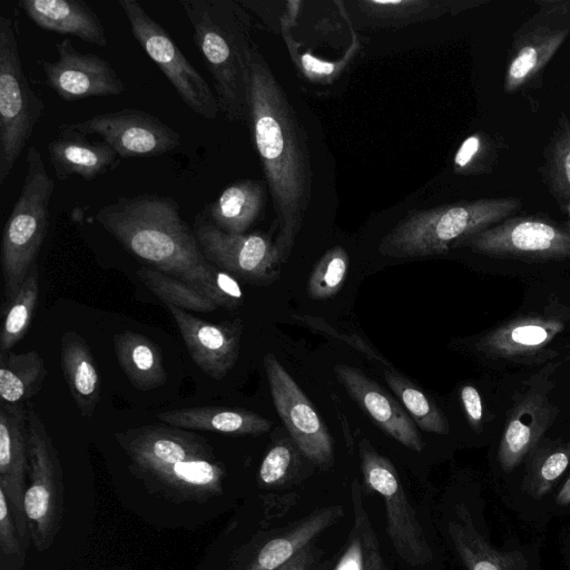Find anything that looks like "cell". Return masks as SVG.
I'll return each instance as SVG.
<instances>
[{
    "mask_svg": "<svg viewBox=\"0 0 570 570\" xmlns=\"http://www.w3.org/2000/svg\"><path fill=\"white\" fill-rule=\"evenodd\" d=\"M567 213H568V217H569V227L568 228L570 229V198L567 203Z\"/></svg>",
    "mask_w": 570,
    "mask_h": 570,
    "instance_id": "c3c4849f",
    "label": "cell"
},
{
    "mask_svg": "<svg viewBox=\"0 0 570 570\" xmlns=\"http://www.w3.org/2000/svg\"><path fill=\"white\" fill-rule=\"evenodd\" d=\"M569 33V29H539L527 36L507 69L504 89L518 90L552 58Z\"/></svg>",
    "mask_w": 570,
    "mask_h": 570,
    "instance_id": "f546056e",
    "label": "cell"
},
{
    "mask_svg": "<svg viewBox=\"0 0 570 570\" xmlns=\"http://www.w3.org/2000/svg\"><path fill=\"white\" fill-rule=\"evenodd\" d=\"M365 570H390L383 558L380 540L373 524L370 525L367 531Z\"/></svg>",
    "mask_w": 570,
    "mask_h": 570,
    "instance_id": "bcb514c9",
    "label": "cell"
},
{
    "mask_svg": "<svg viewBox=\"0 0 570 570\" xmlns=\"http://www.w3.org/2000/svg\"><path fill=\"white\" fill-rule=\"evenodd\" d=\"M570 464V442L541 450L532 458L523 491L532 498L546 495Z\"/></svg>",
    "mask_w": 570,
    "mask_h": 570,
    "instance_id": "e575fe53",
    "label": "cell"
},
{
    "mask_svg": "<svg viewBox=\"0 0 570 570\" xmlns=\"http://www.w3.org/2000/svg\"><path fill=\"white\" fill-rule=\"evenodd\" d=\"M156 416L169 426L228 435H261L273 426L269 420L258 413L225 406L177 409L160 412Z\"/></svg>",
    "mask_w": 570,
    "mask_h": 570,
    "instance_id": "cb8c5ba5",
    "label": "cell"
},
{
    "mask_svg": "<svg viewBox=\"0 0 570 570\" xmlns=\"http://www.w3.org/2000/svg\"><path fill=\"white\" fill-rule=\"evenodd\" d=\"M275 410L291 439L312 464L327 469L334 449L330 431L307 395L273 353L263 358Z\"/></svg>",
    "mask_w": 570,
    "mask_h": 570,
    "instance_id": "8fae6325",
    "label": "cell"
},
{
    "mask_svg": "<svg viewBox=\"0 0 570 570\" xmlns=\"http://www.w3.org/2000/svg\"><path fill=\"white\" fill-rule=\"evenodd\" d=\"M69 126L86 136H100L120 158L160 156L180 145L176 130L140 109L99 114Z\"/></svg>",
    "mask_w": 570,
    "mask_h": 570,
    "instance_id": "4fadbf2b",
    "label": "cell"
},
{
    "mask_svg": "<svg viewBox=\"0 0 570 570\" xmlns=\"http://www.w3.org/2000/svg\"><path fill=\"white\" fill-rule=\"evenodd\" d=\"M0 550L2 570H21L26 551L20 542L4 491L0 488Z\"/></svg>",
    "mask_w": 570,
    "mask_h": 570,
    "instance_id": "ab89813d",
    "label": "cell"
},
{
    "mask_svg": "<svg viewBox=\"0 0 570 570\" xmlns=\"http://www.w3.org/2000/svg\"><path fill=\"white\" fill-rule=\"evenodd\" d=\"M552 405L540 394H529L510 412L498 451V462L511 472L534 450L552 422Z\"/></svg>",
    "mask_w": 570,
    "mask_h": 570,
    "instance_id": "44dd1931",
    "label": "cell"
},
{
    "mask_svg": "<svg viewBox=\"0 0 570 570\" xmlns=\"http://www.w3.org/2000/svg\"><path fill=\"white\" fill-rule=\"evenodd\" d=\"M293 317L299 320L304 324H307L312 328H315L318 331H324L326 333H333L331 335L336 336L337 338L343 340L347 344L354 346L356 350L364 353L367 357H370L374 361L381 362L385 365H389V362L377 351H375L367 342L363 341L361 337L346 336L345 334L340 335V333H337L333 327L330 326V324L325 323L320 317H313V316H299V317L293 316Z\"/></svg>",
    "mask_w": 570,
    "mask_h": 570,
    "instance_id": "60d3db41",
    "label": "cell"
},
{
    "mask_svg": "<svg viewBox=\"0 0 570 570\" xmlns=\"http://www.w3.org/2000/svg\"><path fill=\"white\" fill-rule=\"evenodd\" d=\"M454 513L455 518L448 523V533L466 570H529L522 552L497 550L484 539L464 504H458Z\"/></svg>",
    "mask_w": 570,
    "mask_h": 570,
    "instance_id": "603a6c76",
    "label": "cell"
},
{
    "mask_svg": "<svg viewBox=\"0 0 570 570\" xmlns=\"http://www.w3.org/2000/svg\"><path fill=\"white\" fill-rule=\"evenodd\" d=\"M556 502L560 507L570 504V478L564 482L561 490L556 495Z\"/></svg>",
    "mask_w": 570,
    "mask_h": 570,
    "instance_id": "7dc6e473",
    "label": "cell"
},
{
    "mask_svg": "<svg viewBox=\"0 0 570 570\" xmlns=\"http://www.w3.org/2000/svg\"><path fill=\"white\" fill-rule=\"evenodd\" d=\"M29 442L27 411L21 404L0 407V488L4 491L17 527L20 542L27 552L32 540L24 510L29 474Z\"/></svg>",
    "mask_w": 570,
    "mask_h": 570,
    "instance_id": "9a60e30c",
    "label": "cell"
},
{
    "mask_svg": "<svg viewBox=\"0 0 570 570\" xmlns=\"http://www.w3.org/2000/svg\"><path fill=\"white\" fill-rule=\"evenodd\" d=\"M213 79L219 111L228 121H247L249 22L232 0L179 1Z\"/></svg>",
    "mask_w": 570,
    "mask_h": 570,
    "instance_id": "3957f363",
    "label": "cell"
},
{
    "mask_svg": "<svg viewBox=\"0 0 570 570\" xmlns=\"http://www.w3.org/2000/svg\"><path fill=\"white\" fill-rule=\"evenodd\" d=\"M384 379L415 425L429 433H449L444 413L422 391L393 368L384 371Z\"/></svg>",
    "mask_w": 570,
    "mask_h": 570,
    "instance_id": "d6a6232c",
    "label": "cell"
},
{
    "mask_svg": "<svg viewBox=\"0 0 570 570\" xmlns=\"http://www.w3.org/2000/svg\"><path fill=\"white\" fill-rule=\"evenodd\" d=\"M137 275L165 305L170 304L187 312L199 313L213 312L219 307L214 297L205 291L154 267L141 266Z\"/></svg>",
    "mask_w": 570,
    "mask_h": 570,
    "instance_id": "4dcf8cb0",
    "label": "cell"
},
{
    "mask_svg": "<svg viewBox=\"0 0 570 570\" xmlns=\"http://www.w3.org/2000/svg\"><path fill=\"white\" fill-rule=\"evenodd\" d=\"M45 110L24 75L14 22L0 17V186L9 177Z\"/></svg>",
    "mask_w": 570,
    "mask_h": 570,
    "instance_id": "8992f818",
    "label": "cell"
},
{
    "mask_svg": "<svg viewBox=\"0 0 570 570\" xmlns=\"http://www.w3.org/2000/svg\"><path fill=\"white\" fill-rule=\"evenodd\" d=\"M247 107V122L276 212L275 245L284 263L309 206L313 173L303 125L255 43L249 51Z\"/></svg>",
    "mask_w": 570,
    "mask_h": 570,
    "instance_id": "6da1fadb",
    "label": "cell"
},
{
    "mask_svg": "<svg viewBox=\"0 0 570 570\" xmlns=\"http://www.w3.org/2000/svg\"><path fill=\"white\" fill-rule=\"evenodd\" d=\"M358 456L364 485L383 501L385 529L394 551L411 567L430 563L432 549L395 466L365 439L360 442Z\"/></svg>",
    "mask_w": 570,
    "mask_h": 570,
    "instance_id": "52a82bcc",
    "label": "cell"
},
{
    "mask_svg": "<svg viewBox=\"0 0 570 570\" xmlns=\"http://www.w3.org/2000/svg\"><path fill=\"white\" fill-rule=\"evenodd\" d=\"M563 324L543 317H521L508 322L485 335L480 348L492 356L518 357L534 354L562 331Z\"/></svg>",
    "mask_w": 570,
    "mask_h": 570,
    "instance_id": "484cf974",
    "label": "cell"
},
{
    "mask_svg": "<svg viewBox=\"0 0 570 570\" xmlns=\"http://www.w3.org/2000/svg\"><path fill=\"white\" fill-rule=\"evenodd\" d=\"M299 67L308 79L326 80L327 78L332 79L335 76V72L341 70L343 63L323 61L305 53L299 57Z\"/></svg>",
    "mask_w": 570,
    "mask_h": 570,
    "instance_id": "7bdbcfd3",
    "label": "cell"
},
{
    "mask_svg": "<svg viewBox=\"0 0 570 570\" xmlns=\"http://www.w3.org/2000/svg\"><path fill=\"white\" fill-rule=\"evenodd\" d=\"M334 372L348 395L386 434L415 452L424 449L414 421L381 385L347 364H337Z\"/></svg>",
    "mask_w": 570,
    "mask_h": 570,
    "instance_id": "ac0fdd59",
    "label": "cell"
},
{
    "mask_svg": "<svg viewBox=\"0 0 570 570\" xmlns=\"http://www.w3.org/2000/svg\"><path fill=\"white\" fill-rule=\"evenodd\" d=\"M132 36L173 85L178 96L198 116L214 120L219 107L207 81L191 66L165 28L136 0H119Z\"/></svg>",
    "mask_w": 570,
    "mask_h": 570,
    "instance_id": "9c48e42d",
    "label": "cell"
},
{
    "mask_svg": "<svg viewBox=\"0 0 570 570\" xmlns=\"http://www.w3.org/2000/svg\"><path fill=\"white\" fill-rule=\"evenodd\" d=\"M520 207L518 198L500 197L412 210L382 238L379 252L395 258L442 255L456 240L509 218Z\"/></svg>",
    "mask_w": 570,
    "mask_h": 570,
    "instance_id": "277c9868",
    "label": "cell"
},
{
    "mask_svg": "<svg viewBox=\"0 0 570 570\" xmlns=\"http://www.w3.org/2000/svg\"><path fill=\"white\" fill-rule=\"evenodd\" d=\"M18 6L40 29L100 47L108 43L100 18L82 0H20Z\"/></svg>",
    "mask_w": 570,
    "mask_h": 570,
    "instance_id": "7402d4cb",
    "label": "cell"
},
{
    "mask_svg": "<svg viewBox=\"0 0 570 570\" xmlns=\"http://www.w3.org/2000/svg\"><path fill=\"white\" fill-rule=\"evenodd\" d=\"M46 377V363L38 352H0L2 404H21L31 399L39 392Z\"/></svg>",
    "mask_w": 570,
    "mask_h": 570,
    "instance_id": "f1b7e54d",
    "label": "cell"
},
{
    "mask_svg": "<svg viewBox=\"0 0 570 570\" xmlns=\"http://www.w3.org/2000/svg\"><path fill=\"white\" fill-rule=\"evenodd\" d=\"M39 299V272L35 265L18 292L3 303L0 352H9L28 332Z\"/></svg>",
    "mask_w": 570,
    "mask_h": 570,
    "instance_id": "1f68e13d",
    "label": "cell"
},
{
    "mask_svg": "<svg viewBox=\"0 0 570 570\" xmlns=\"http://www.w3.org/2000/svg\"><path fill=\"white\" fill-rule=\"evenodd\" d=\"M115 436L134 469L146 478L191 458L215 456L202 435L174 426L144 425Z\"/></svg>",
    "mask_w": 570,
    "mask_h": 570,
    "instance_id": "2e32d148",
    "label": "cell"
},
{
    "mask_svg": "<svg viewBox=\"0 0 570 570\" xmlns=\"http://www.w3.org/2000/svg\"><path fill=\"white\" fill-rule=\"evenodd\" d=\"M60 365L80 415L91 416L100 401V376L87 342L77 332L60 338Z\"/></svg>",
    "mask_w": 570,
    "mask_h": 570,
    "instance_id": "d4e9b609",
    "label": "cell"
},
{
    "mask_svg": "<svg viewBox=\"0 0 570 570\" xmlns=\"http://www.w3.org/2000/svg\"><path fill=\"white\" fill-rule=\"evenodd\" d=\"M266 187L261 180L242 179L226 187L208 206L210 222L229 234H245L261 216Z\"/></svg>",
    "mask_w": 570,
    "mask_h": 570,
    "instance_id": "4316f807",
    "label": "cell"
},
{
    "mask_svg": "<svg viewBox=\"0 0 570 570\" xmlns=\"http://www.w3.org/2000/svg\"><path fill=\"white\" fill-rule=\"evenodd\" d=\"M114 346L124 373L136 389L149 391L165 384L164 358L155 342L140 333L125 331L114 335Z\"/></svg>",
    "mask_w": 570,
    "mask_h": 570,
    "instance_id": "83f0119b",
    "label": "cell"
},
{
    "mask_svg": "<svg viewBox=\"0 0 570 570\" xmlns=\"http://www.w3.org/2000/svg\"><path fill=\"white\" fill-rule=\"evenodd\" d=\"M26 174L21 190L6 222L1 240V268L4 302L20 288L47 237L49 206L55 181L49 176L39 149H27Z\"/></svg>",
    "mask_w": 570,
    "mask_h": 570,
    "instance_id": "5b68a950",
    "label": "cell"
},
{
    "mask_svg": "<svg viewBox=\"0 0 570 570\" xmlns=\"http://www.w3.org/2000/svg\"><path fill=\"white\" fill-rule=\"evenodd\" d=\"M323 549L312 542L278 570H330Z\"/></svg>",
    "mask_w": 570,
    "mask_h": 570,
    "instance_id": "b9f144b4",
    "label": "cell"
},
{
    "mask_svg": "<svg viewBox=\"0 0 570 570\" xmlns=\"http://www.w3.org/2000/svg\"><path fill=\"white\" fill-rule=\"evenodd\" d=\"M30 482L24 494V510L32 542L47 550L60 529L63 513L62 469L55 443L38 412L27 411Z\"/></svg>",
    "mask_w": 570,
    "mask_h": 570,
    "instance_id": "ba28073f",
    "label": "cell"
},
{
    "mask_svg": "<svg viewBox=\"0 0 570 570\" xmlns=\"http://www.w3.org/2000/svg\"><path fill=\"white\" fill-rule=\"evenodd\" d=\"M482 146L480 135L468 137L459 147L454 156V167L456 170H464L474 161Z\"/></svg>",
    "mask_w": 570,
    "mask_h": 570,
    "instance_id": "f6af8a7d",
    "label": "cell"
},
{
    "mask_svg": "<svg viewBox=\"0 0 570 570\" xmlns=\"http://www.w3.org/2000/svg\"><path fill=\"white\" fill-rule=\"evenodd\" d=\"M550 185L557 197L570 198V124L562 117L550 151Z\"/></svg>",
    "mask_w": 570,
    "mask_h": 570,
    "instance_id": "f35d334b",
    "label": "cell"
},
{
    "mask_svg": "<svg viewBox=\"0 0 570 570\" xmlns=\"http://www.w3.org/2000/svg\"><path fill=\"white\" fill-rule=\"evenodd\" d=\"M56 61L40 62L46 85L65 101L117 96L125 85L109 61L78 51L69 38L56 43Z\"/></svg>",
    "mask_w": 570,
    "mask_h": 570,
    "instance_id": "5bb4252c",
    "label": "cell"
},
{
    "mask_svg": "<svg viewBox=\"0 0 570 570\" xmlns=\"http://www.w3.org/2000/svg\"><path fill=\"white\" fill-rule=\"evenodd\" d=\"M194 232L206 259L235 278L254 285H268L278 278L283 262L275 243L266 235L229 234L202 214L195 220Z\"/></svg>",
    "mask_w": 570,
    "mask_h": 570,
    "instance_id": "7c38bea8",
    "label": "cell"
},
{
    "mask_svg": "<svg viewBox=\"0 0 570 570\" xmlns=\"http://www.w3.org/2000/svg\"><path fill=\"white\" fill-rule=\"evenodd\" d=\"M299 456L304 455L292 439L276 441L268 449L261 463L258 470L259 483L267 488H279L292 483L299 473Z\"/></svg>",
    "mask_w": 570,
    "mask_h": 570,
    "instance_id": "74e56055",
    "label": "cell"
},
{
    "mask_svg": "<svg viewBox=\"0 0 570 570\" xmlns=\"http://www.w3.org/2000/svg\"><path fill=\"white\" fill-rule=\"evenodd\" d=\"M344 514L341 504L314 510L304 518L281 529L267 540L243 570H278L305 547L315 542L325 530Z\"/></svg>",
    "mask_w": 570,
    "mask_h": 570,
    "instance_id": "ffe728a7",
    "label": "cell"
},
{
    "mask_svg": "<svg viewBox=\"0 0 570 570\" xmlns=\"http://www.w3.org/2000/svg\"><path fill=\"white\" fill-rule=\"evenodd\" d=\"M353 524L346 544L332 570H365L366 538L372 524L363 500L362 488L357 480L352 484Z\"/></svg>",
    "mask_w": 570,
    "mask_h": 570,
    "instance_id": "d590c367",
    "label": "cell"
},
{
    "mask_svg": "<svg viewBox=\"0 0 570 570\" xmlns=\"http://www.w3.org/2000/svg\"><path fill=\"white\" fill-rule=\"evenodd\" d=\"M461 401L469 423L475 430L481 425L483 417V405L481 395L472 385H465L461 390Z\"/></svg>",
    "mask_w": 570,
    "mask_h": 570,
    "instance_id": "ee69618b",
    "label": "cell"
},
{
    "mask_svg": "<svg viewBox=\"0 0 570 570\" xmlns=\"http://www.w3.org/2000/svg\"><path fill=\"white\" fill-rule=\"evenodd\" d=\"M356 4L362 14L379 27H401L431 19L446 9L443 2L433 0H362Z\"/></svg>",
    "mask_w": 570,
    "mask_h": 570,
    "instance_id": "836d02e7",
    "label": "cell"
},
{
    "mask_svg": "<svg viewBox=\"0 0 570 570\" xmlns=\"http://www.w3.org/2000/svg\"><path fill=\"white\" fill-rule=\"evenodd\" d=\"M97 223L128 252L167 275L208 293L219 307L236 309L244 302L234 276L210 264L195 232L170 196H121L98 209Z\"/></svg>",
    "mask_w": 570,
    "mask_h": 570,
    "instance_id": "7a4b0ae2",
    "label": "cell"
},
{
    "mask_svg": "<svg viewBox=\"0 0 570 570\" xmlns=\"http://www.w3.org/2000/svg\"><path fill=\"white\" fill-rule=\"evenodd\" d=\"M166 307L194 363L215 380L225 377L239 355L242 321L210 323L174 305Z\"/></svg>",
    "mask_w": 570,
    "mask_h": 570,
    "instance_id": "e0dca14e",
    "label": "cell"
},
{
    "mask_svg": "<svg viewBox=\"0 0 570 570\" xmlns=\"http://www.w3.org/2000/svg\"><path fill=\"white\" fill-rule=\"evenodd\" d=\"M48 157L59 180L78 175L92 180L115 169L121 158L105 141H90L69 125L59 128L57 137L47 145Z\"/></svg>",
    "mask_w": 570,
    "mask_h": 570,
    "instance_id": "d6986e66",
    "label": "cell"
},
{
    "mask_svg": "<svg viewBox=\"0 0 570 570\" xmlns=\"http://www.w3.org/2000/svg\"><path fill=\"white\" fill-rule=\"evenodd\" d=\"M456 247L495 257L563 259L570 257V229L544 218L511 217L456 240Z\"/></svg>",
    "mask_w": 570,
    "mask_h": 570,
    "instance_id": "30bf717a",
    "label": "cell"
},
{
    "mask_svg": "<svg viewBox=\"0 0 570 570\" xmlns=\"http://www.w3.org/2000/svg\"><path fill=\"white\" fill-rule=\"evenodd\" d=\"M350 258L342 246L330 248L315 264L308 278L307 293L316 301L335 296L344 285Z\"/></svg>",
    "mask_w": 570,
    "mask_h": 570,
    "instance_id": "8d00e7d4",
    "label": "cell"
}]
</instances>
